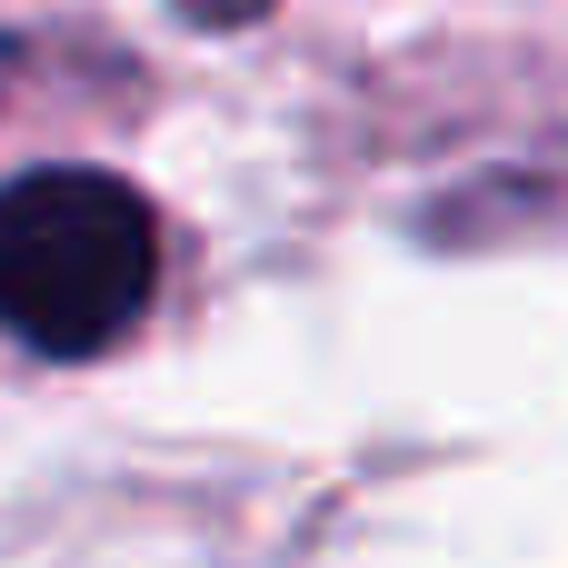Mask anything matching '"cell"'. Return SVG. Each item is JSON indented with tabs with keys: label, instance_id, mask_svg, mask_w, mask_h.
Wrapping results in <instances>:
<instances>
[{
	"label": "cell",
	"instance_id": "1",
	"mask_svg": "<svg viewBox=\"0 0 568 568\" xmlns=\"http://www.w3.org/2000/svg\"><path fill=\"white\" fill-rule=\"evenodd\" d=\"M160 300V210L110 170H30L0 190V329L50 359L120 349Z\"/></svg>",
	"mask_w": 568,
	"mask_h": 568
},
{
	"label": "cell",
	"instance_id": "2",
	"mask_svg": "<svg viewBox=\"0 0 568 568\" xmlns=\"http://www.w3.org/2000/svg\"><path fill=\"white\" fill-rule=\"evenodd\" d=\"M270 0H180V20H200V30H250Z\"/></svg>",
	"mask_w": 568,
	"mask_h": 568
}]
</instances>
